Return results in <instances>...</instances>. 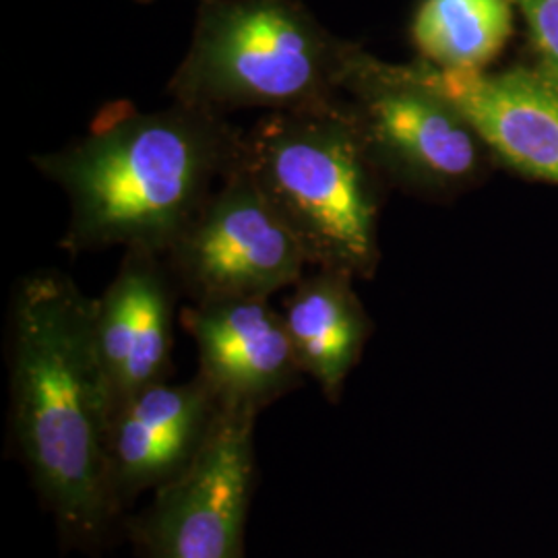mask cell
Returning a JSON list of instances; mask_svg holds the SVG:
<instances>
[{"instance_id": "6da1fadb", "label": "cell", "mask_w": 558, "mask_h": 558, "mask_svg": "<svg viewBox=\"0 0 558 558\" xmlns=\"http://www.w3.org/2000/svg\"><path fill=\"white\" fill-rule=\"evenodd\" d=\"M94 304L60 271L21 281L11 313V424L60 532L96 544L119 515L110 476L112 399Z\"/></svg>"}, {"instance_id": "7a4b0ae2", "label": "cell", "mask_w": 558, "mask_h": 558, "mask_svg": "<svg viewBox=\"0 0 558 558\" xmlns=\"http://www.w3.org/2000/svg\"><path fill=\"white\" fill-rule=\"evenodd\" d=\"M242 141L223 114L180 101L163 110L104 106L85 135L34 158L69 199L60 246L71 255L122 246L166 257L239 166Z\"/></svg>"}, {"instance_id": "3957f363", "label": "cell", "mask_w": 558, "mask_h": 558, "mask_svg": "<svg viewBox=\"0 0 558 558\" xmlns=\"http://www.w3.org/2000/svg\"><path fill=\"white\" fill-rule=\"evenodd\" d=\"M242 163L299 239L308 265L373 278L385 177L343 98L265 112L244 131Z\"/></svg>"}, {"instance_id": "277c9868", "label": "cell", "mask_w": 558, "mask_h": 558, "mask_svg": "<svg viewBox=\"0 0 558 558\" xmlns=\"http://www.w3.org/2000/svg\"><path fill=\"white\" fill-rule=\"evenodd\" d=\"M352 48L294 0H207L168 94L223 117L315 108L339 98Z\"/></svg>"}, {"instance_id": "5b68a950", "label": "cell", "mask_w": 558, "mask_h": 558, "mask_svg": "<svg viewBox=\"0 0 558 558\" xmlns=\"http://www.w3.org/2000/svg\"><path fill=\"white\" fill-rule=\"evenodd\" d=\"M339 96L380 174L405 193L453 199L497 168L478 131L440 89L426 60L391 64L354 46Z\"/></svg>"}, {"instance_id": "8992f818", "label": "cell", "mask_w": 558, "mask_h": 558, "mask_svg": "<svg viewBox=\"0 0 558 558\" xmlns=\"http://www.w3.org/2000/svg\"><path fill=\"white\" fill-rule=\"evenodd\" d=\"M163 259L193 302L269 299L299 283L308 265L299 239L242 160Z\"/></svg>"}, {"instance_id": "52a82bcc", "label": "cell", "mask_w": 558, "mask_h": 558, "mask_svg": "<svg viewBox=\"0 0 558 558\" xmlns=\"http://www.w3.org/2000/svg\"><path fill=\"white\" fill-rule=\"evenodd\" d=\"M259 414L220 408L189 468L131 523L145 558H244Z\"/></svg>"}, {"instance_id": "ba28073f", "label": "cell", "mask_w": 558, "mask_h": 558, "mask_svg": "<svg viewBox=\"0 0 558 558\" xmlns=\"http://www.w3.org/2000/svg\"><path fill=\"white\" fill-rule=\"evenodd\" d=\"M182 327L197 343V377L221 408L259 414L302 383L283 315L269 299L193 302Z\"/></svg>"}, {"instance_id": "9c48e42d", "label": "cell", "mask_w": 558, "mask_h": 558, "mask_svg": "<svg viewBox=\"0 0 558 558\" xmlns=\"http://www.w3.org/2000/svg\"><path fill=\"white\" fill-rule=\"evenodd\" d=\"M177 283L156 253L124 251L94 304V331L114 414L143 389L170 380Z\"/></svg>"}, {"instance_id": "30bf717a", "label": "cell", "mask_w": 558, "mask_h": 558, "mask_svg": "<svg viewBox=\"0 0 558 558\" xmlns=\"http://www.w3.org/2000/svg\"><path fill=\"white\" fill-rule=\"evenodd\" d=\"M430 69L497 166L523 179L558 184L557 83L532 62L480 73Z\"/></svg>"}, {"instance_id": "8fae6325", "label": "cell", "mask_w": 558, "mask_h": 558, "mask_svg": "<svg viewBox=\"0 0 558 558\" xmlns=\"http://www.w3.org/2000/svg\"><path fill=\"white\" fill-rule=\"evenodd\" d=\"M220 408L199 377L184 383L163 380L120 408L110 426V476L120 509L189 468L209 437Z\"/></svg>"}, {"instance_id": "7c38bea8", "label": "cell", "mask_w": 558, "mask_h": 558, "mask_svg": "<svg viewBox=\"0 0 558 558\" xmlns=\"http://www.w3.org/2000/svg\"><path fill=\"white\" fill-rule=\"evenodd\" d=\"M354 279L336 269L302 276L281 313L302 373L331 401L341 398L373 333V320L354 290Z\"/></svg>"}, {"instance_id": "4fadbf2b", "label": "cell", "mask_w": 558, "mask_h": 558, "mask_svg": "<svg viewBox=\"0 0 558 558\" xmlns=\"http://www.w3.org/2000/svg\"><path fill=\"white\" fill-rule=\"evenodd\" d=\"M511 0H422L412 21L420 59L453 73L488 71L513 36Z\"/></svg>"}, {"instance_id": "5bb4252c", "label": "cell", "mask_w": 558, "mask_h": 558, "mask_svg": "<svg viewBox=\"0 0 558 558\" xmlns=\"http://www.w3.org/2000/svg\"><path fill=\"white\" fill-rule=\"evenodd\" d=\"M525 21L532 64L558 85V0H511Z\"/></svg>"}]
</instances>
